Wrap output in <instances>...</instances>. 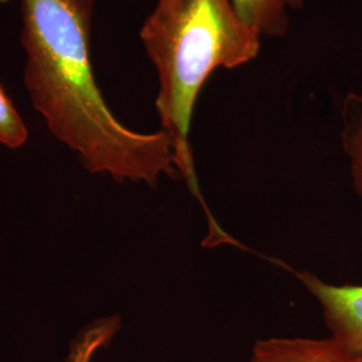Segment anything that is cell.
<instances>
[{"label":"cell","instance_id":"6da1fadb","mask_svg":"<svg viewBox=\"0 0 362 362\" xmlns=\"http://www.w3.org/2000/svg\"><path fill=\"white\" fill-rule=\"evenodd\" d=\"M94 8L95 0H21L30 103L91 175L151 188L180 180L168 134L130 129L106 104L91 64Z\"/></svg>","mask_w":362,"mask_h":362},{"label":"cell","instance_id":"7a4b0ae2","mask_svg":"<svg viewBox=\"0 0 362 362\" xmlns=\"http://www.w3.org/2000/svg\"><path fill=\"white\" fill-rule=\"evenodd\" d=\"M140 38L158 79L156 110L173 144L181 180L206 212L207 239L216 247L233 240L212 216L200 191L189 141L200 90L219 67L254 61L260 37L242 22L231 0H157L140 30Z\"/></svg>","mask_w":362,"mask_h":362},{"label":"cell","instance_id":"3957f363","mask_svg":"<svg viewBox=\"0 0 362 362\" xmlns=\"http://www.w3.org/2000/svg\"><path fill=\"white\" fill-rule=\"evenodd\" d=\"M296 275L318 302L329 336L362 354V284H330L309 272Z\"/></svg>","mask_w":362,"mask_h":362},{"label":"cell","instance_id":"277c9868","mask_svg":"<svg viewBox=\"0 0 362 362\" xmlns=\"http://www.w3.org/2000/svg\"><path fill=\"white\" fill-rule=\"evenodd\" d=\"M248 362H362V354L330 336L269 337L254 344Z\"/></svg>","mask_w":362,"mask_h":362},{"label":"cell","instance_id":"5b68a950","mask_svg":"<svg viewBox=\"0 0 362 362\" xmlns=\"http://www.w3.org/2000/svg\"><path fill=\"white\" fill-rule=\"evenodd\" d=\"M235 11L260 38L284 37L290 25L288 10H300L303 0H231Z\"/></svg>","mask_w":362,"mask_h":362},{"label":"cell","instance_id":"8992f818","mask_svg":"<svg viewBox=\"0 0 362 362\" xmlns=\"http://www.w3.org/2000/svg\"><path fill=\"white\" fill-rule=\"evenodd\" d=\"M341 143L349 157L353 188L362 202V95L360 94L349 93L344 100Z\"/></svg>","mask_w":362,"mask_h":362},{"label":"cell","instance_id":"52a82bcc","mask_svg":"<svg viewBox=\"0 0 362 362\" xmlns=\"http://www.w3.org/2000/svg\"><path fill=\"white\" fill-rule=\"evenodd\" d=\"M121 327V321L117 315L106 317L89 325L74 341L69 362H91L93 357L106 348L116 337Z\"/></svg>","mask_w":362,"mask_h":362},{"label":"cell","instance_id":"ba28073f","mask_svg":"<svg viewBox=\"0 0 362 362\" xmlns=\"http://www.w3.org/2000/svg\"><path fill=\"white\" fill-rule=\"evenodd\" d=\"M28 140V130L11 98L0 85V144L8 149H19Z\"/></svg>","mask_w":362,"mask_h":362}]
</instances>
